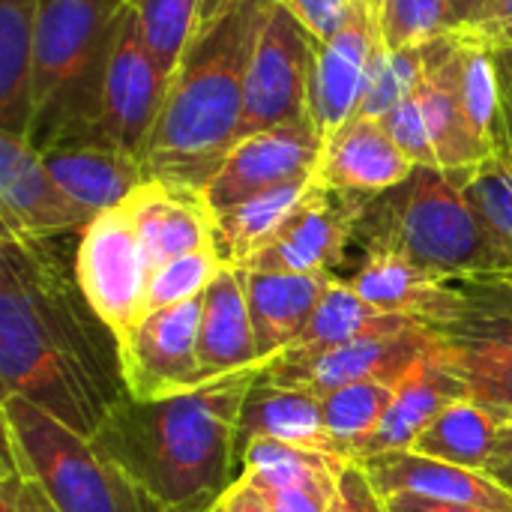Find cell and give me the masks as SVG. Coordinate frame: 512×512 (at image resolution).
I'll return each mask as SVG.
<instances>
[{
  "instance_id": "obj_35",
  "label": "cell",
  "mask_w": 512,
  "mask_h": 512,
  "mask_svg": "<svg viewBox=\"0 0 512 512\" xmlns=\"http://www.w3.org/2000/svg\"><path fill=\"white\" fill-rule=\"evenodd\" d=\"M378 39L387 51L423 48L453 30L447 0H375Z\"/></svg>"
},
{
  "instance_id": "obj_54",
  "label": "cell",
  "mask_w": 512,
  "mask_h": 512,
  "mask_svg": "<svg viewBox=\"0 0 512 512\" xmlns=\"http://www.w3.org/2000/svg\"><path fill=\"white\" fill-rule=\"evenodd\" d=\"M501 42H504V39H501Z\"/></svg>"
},
{
  "instance_id": "obj_30",
  "label": "cell",
  "mask_w": 512,
  "mask_h": 512,
  "mask_svg": "<svg viewBox=\"0 0 512 512\" xmlns=\"http://www.w3.org/2000/svg\"><path fill=\"white\" fill-rule=\"evenodd\" d=\"M459 87L471 132L495 156L507 150L504 96L495 45L483 33H459Z\"/></svg>"
},
{
  "instance_id": "obj_31",
  "label": "cell",
  "mask_w": 512,
  "mask_h": 512,
  "mask_svg": "<svg viewBox=\"0 0 512 512\" xmlns=\"http://www.w3.org/2000/svg\"><path fill=\"white\" fill-rule=\"evenodd\" d=\"M411 315H393L384 312L378 306H372L369 300H363L351 282L342 279H330L318 309L312 312L309 324L303 327V333L297 336V342L285 351H321V348H336L345 342H354L360 336H369L375 330L393 327L399 321H405Z\"/></svg>"
},
{
  "instance_id": "obj_51",
  "label": "cell",
  "mask_w": 512,
  "mask_h": 512,
  "mask_svg": "<svg viewBox=\"0 0 512 512\" xmlns=\"http://www.w3.org/2000/svg\"><path fill=\"white\" fill-rule=\"evenodd\" d=\"M237 0H201V21H198V33L207 30L216 18H222Z\"/></svg>"
},
{
  "instance_id": "obj_22",
  "label": "cell",
  "mask_w": 512,
  "mask_h": 512,
  "mask_svg": "<svg viewBox=\"0 0 512 512\" xmlns=\"http://www.w3.org/2000/svg\"><path fill=\"white\" fill-rule=\"evenodd\" d=\"M198 357H201V369L207 381L261 366L243 267L222 264V270L204 291Z\"/></svg>"
},
{
  "instance_id": "obj_27",
  "label": "cell",
  "mask_w": 512,
  "mask_h": 512,
  "mask_svg": "<svg viewBox=\"0 0 512 512\" xmlns=\"http://www.w3.org/2000/svg\"><path fill=\"white\" fill-rule=\"evenodd\" d=\"M510 414L483 405L471 396L450 402L411 444V453L462 465L471 471H486L501 429Z\"/></svg>"
},
{
  "instance_id": "obj_53",
  "label": "cell",
  "mask_w": 512,
  "mask_h": 512,
  "mask_svg": "<svg viewBox=\"0 0 512 512\" xmlns=\"http://www.w3.org/2000/svg\"><path fill=\"white\" fill-rule=\"evenodd\" d=\"M504 42H512V30H510V33H507V36H504Z\"/></svg>"
},
{
  "instance_id": "obj_29",
  "label": "cell",
  "mask_w": 512,
  "mask_h": 512,
  "mask_svg": "<svg viewBox=\"0 0 512 512\" xmlns=\"http://www.w3.org/2000/svg\"><path fill=\"white\" fill-rule=\"evenodd\" d=\"M318 177L297 180L216 213V252L222 264L246 267L300 207Z\"/></svg>"
},
{
  "instance_id": "obj_25",
  "label": "cell",
  "mask_w": 512,
  "mask_h": 512,
  "mask_svg": "<svg viewBox=\"0 0 512 512\" xmlns=\"http://www.w3.org/2000/svg\"><path fill=\"white\" fill-rule=\"evenodd\" d=\"M252 438H273L282 444H294L303 450H318V453L342 459L324 426L321 396L273 384L261 378V372L246 396L243 420H240V444Z\"/></svg>"
},
{
  "instance_id": "obj_33",
  "label": "cell",
  "mask_w": 512,
  "mask_h": 512,
  "mask_svg": "<svg viewBox=\"0 0 512 512\" xmlns=\"http://www.w3.org/2000/svg\"><path fill=\"white\" fill-rule=\"evenodd\" d=\"M345 465L351 462L318 453V450H303V447L282 444L273 438H252L243 444L240 471H246L249 477L267 486H303V483L336 486Z\"/></svg>"
},
{
  "instance_id": "obj_26",
  "label": "cell",
  "mask_w": 512,
  "mask_h": 512,
  "mask_svg": "<svg viewBox=\"0 0 512 512\" xmlns=\"http://www.w3.org/2000/svg\"><path fill=\"white\" fill-rule=\"evenodd\" d=\"M39 0H0V132L30 135Z\"/></svg>"
},
{
  "instance_id": "obj_45",
  "label": "cell",
  "mask_w": 512,
  "mask_h": 512,
  "mask_svg": "<svg viewBox=\"0 0 512 512\" xmlns=\"http://www.w3.org/2000/svg\"><path fill=\"white\" fill-rule=\"evenodd\" d=\"M486 474H489L495 483H501V486L512 495V414L507 417L504 429H501V438H498L495 453H492V459H489V465H486Z\"/></svg>"
},
{
  "instance_id": "obj_39",
  "label": "cell",
  "mask_w": 512,
  "mask_h": 512,
  "mask_svg": "<svg viewBox=\"0 0 512 512\" xmlns=\"http://www.w3.org/2000/svg\"><path fill=\"white\" fill-rule=\"evenodd\" d=\"M438 348V342H435ZM441 360L450 366V372L465 384L468 396L492 405L504 414H512V363L510 360H495V357H480V354H456L438 348Z\"/></svg>"
},
{
  "instance_id": "obj_37",
  "label": "cell",
  "mask_w": 512,
  "mask_h": 512,
  "mask_svg": "<svg viewBox=\"0 0 512 512\" xmlns=\"http://www.w3.org/2000/svg\"><path fill=\"white\" fill-rule=\"evenodd\" d=\"M423 48H405V51H387L378 39L372 63H369V75H366V90L360 99V111L357 114H369V117H387L390 111H396L408 96H414V90L423 81Z\"/></svg>"
},
{
  "instance_id": "obj_55",
  "label": "cell",
  "mask_w": 512,
  "mask_h": 512,
  "mask_svg": "<svg viewBox=\"0 0 512 512\" xmlns=\"http://www.w3.org/2000/svg\"><path fill=\"white\" fill-rule=\"evenodd\" d=\"M372 3H375V0H372Z\"/></svg>"
},
{
  "instance_id": "obj_23",
  "label": "cell",
  "mask_w": 512,
  "mask_h": 512,
  "mask_svg": "<svg viewBox=\"0 0 512 512\" xmlns=\"http://www.w3.org/2000/svg\"><path fill=\"white\" fill-rule=\"evenodd\" d=\"M246 270V267H243ZM333 276L246 270V297L261 363L297 342Z\"/></svg>"
},
{
  "instance_id": "obj_20",
  "label": "cell",
  "mask_w": 512,
  "mask_h": 512,
  "mask_svg": "<svg viewBox=\"0 0 512 512\" xmlns=\"http://www.w3.org/2000/svg\"><path fill=\"white\" fill-rule=\"evenodd\" d=\"M357 465L366 471L369 483L375 486L381 498L411 492V495H423L432 501L465 504L477 510L512 512V495L486 471H471V468L450 465L441 459L417 456L411 450L381 453Z\"/></svg>"
},
{
  "instance_id": "obj_16",
  "label": "cell",
  "mask_w": 512,
  "mask_h": 512,
  "mask_svg": "<svg viewBox=\"0 0 512 512\" xmlns=\"http://www.w3.org/2000/svg\"><path fill=\"white\" fill-rule=\"evenodd\" d=\"M420 324L444 351L512 363V273L447 279L438 309Z\"/></svg>"
},
{
  "instance_id": "obj_43",
  "label": "cell",
  "mask_w": 512,
  "mask_h": 512,
  "mask_svg": "<svg viewBox=\"0 0 512 512\" xmlns=\"http://www.w3.org/2000/svg\"><path fill=\"white\" fill-rule=\"evenodd\" d=\"M216 504L222 507V512H276L273 504L267 501V495L258 489V483L240 471V477L216 498Z\"/></svg>"
},
{
  "instance_id": "obj_13",
  "label": "cell",
  "mask_w": 512,
  "mask_h": 512,
  "mask_svg": "<svg viewBox=\"0 0 512 512\" xmlns=\"http://www.w3.org/2000/svg\"><path fill=\"white\" fill-rule=\"evenodd\" d=\"M0 222L6 237L45 243L84 231L93 216L60 189L27 135L0 132Z\"/></svg>"
},
{
  "instance_id": "obj_41",
  "label": "cell",
  "mask_w": 512,
  "mask_h": 512,
  "mask_svg": "<svg viewBox=\"0 0 512 512\" xmlns=\"http://www.w3.org/2000/svg\"><path fill=\"white\" fill-rule=\"evenodd\" d=\"M258 489L267 495V501L273 504L276 512H330L333 510V501H336V492H339V483L336 486H315V483H303V486H267V483H258Z\"/></svg>"
},
{
  "instance_id": "obj_44",
  "label": "cell",
  "mask_w": 512,
  "mask_h": 512,
  "mask_svg": "<svg viewBox=\"0 0 512 512\" xmlns=\"http://www.w3.org/2000/svg\"><path fill=\"white\" fill-rule=\"evenodd\" d=\"M384 507H387V512H489V510H477V507H465V504L432 501V498L411 495V492L387 495V498H384Z\"/></svg>"
},
{
  "instance_id": "obj_11",
  "label": "cell",
  "mask_w": 512,
  "mask_h": 512,
  "mask_svg": "<svg viewBox=\"0 0 512 512\" xmlns=\"http://www.w3.org/2000/svg\"><path fill=\"white\" fill-rule=\"evenodd\" d=\"M204 294L186 303L147 312L117 339V360L126 396L138 402L168 399L207 384L198 357Z\"/></svg>"
},
{
  "instance_id": "obj_28",
  "label": "cell",
  "mask_w": 512,
  "mask_h": 512,
  "mask_svg": "<svg viewBox=\"0 0 512 512\" xmlns=\"http://www.w3.org/2000/svg\"><path fill=\"white\" fill-rule=\"evenodd\" d=\"M348 282L372 306L393 315H411L417 321H426L438 309L447 279L399 252L366 249L360 270Z\"/></svg>"
},
{
  "instance_id": "obj_7",
  "label": "cell",
  "mask_w": 512,
  "mask_h": 512,
  "mask_svg": "<svg viewBox=\"0 0 512 512\" xmlns=\"http://www.w3.org/2000/svg\"><path fill=\"white\" fill-rule=\"evenodd\" d=\"M435 351V336L417 321L405 318L393 327L375 330L354 342L321 348V351H282L261 363V378L306 390L315 396H327L339 387L387 378L399 381L411 372V366Z\"/></svg>"
},
{
  "instance_id": "obj_38",
  "label": "cell",
  "mask_w": 512,
  "mask_h": 512,
  "mask_svg": "<svg viewBox=\"0 0 512 512\" xmlns=\"http://www.w3.org/2000/svg\"><path fill=\"white\" fill-rule=\"evenodd\" d=\"M219 270H222V258L216 249L189 252V255H180V258L156 267L150 273V285H147V312L168 309V306L186 303L192 297H201Z\"/></svg>"
},
{
  "instance_id": "obj_48",
  "label": "cell",
  "mask_w": 512,
  "mask_h": 512,
  "mask_svg": "<svg viewBox=\"0 0 512 512\" xmlns=\"http://www.w3.org/2000/svg\"><path fill=\"white\" fill-rule=\"evenodd\" d=\"M21 471L15 465V459L6 453L3 456V474H0V512H21L18 495H21Z\"/></svg>"
},
{
  "instance_id": "obj_49",
  "label": "cell",
  "mask_w": 512,
  "mask_h": 512,
  "mask_svg": "<svg viewBox=\"0 0 512 512\" xmlns=\"http://www.w3.org/2000/svg\"><path fill=\"white\" fill-rule=\"evenodd\" d=\"M512 30V0H489L486 6V18L480 24L477 33L489 36V39H504Z\"/></svg>"
},
{
  "instance_id": "obj_46",
  "label": "cell",
  "mask_w": 512,
  "mask_h": 512,
  "mask_svg": "<svg viewBox=\"0 0 512 512\" xmlns=\"http://www.w3.org/2000/svg\"><path fill=\"white\" fill-rule=\"evenodd\" d=\"M495 45V63L501 78V96H504V120H507V153H512V42L492 39Z\"/></svg>"
},
{
  "instance_id": "obj_24",
  "label": "cell",
  "mask_w": 512,
  "mask_h": 512,
  "mask_svg": "<svg viewBox=\"0 0 512 512\" xmlns=\"http://www.w3.org/2000/svg\"><path fill=\"white\" fill-rule=\"evenodd\" d=\"M468 396L465 384L450 372V366L441 360L438 348L426 357H420L411 372L399 381L396 399L378 426V432L363 447L360 462L381 456V453H399L411 450V444L420 438V432L456 399Z\"/></svg>"
},
{
  "instance_id": "obj_9",
  "label": "cell",
  "mask_w": 512,
  "mask_h": 512,
  "mask_svg": "<svg viewBox=\"0 0 512 512\" xmlns=\"http://www.w3.org/2000/svg\"><path fill=\"white\" fill-rule=\"evenodd\" d=\"M75 282L114 339L147 315L150 264L123 204L93 216L81 231Z\"/></svg>"
},
{
  "instance_id": "obj_50",
  "label": "cell",
  "mask_w": 512,
  "mask_h": 512,
  "mask_svg": "<svg viewBox=\"0 0 512 512\" xmlns=\"http://www.w3.org/2000/svg\"><path fill=\"white\" fill-rule=\"evenodd\" d=\"M18 504H21V512H57V507L48 501V495L42 492L39 483L27 480L21 483V495H18Z\"/></svg>"
},
{
  "instance_id": "obj_40",
  "label": "cell",
  "mask_w": 512,
  "mask_h": 512,
  "mask_svg": "<svg viewBox=\"0 0 512 512\" xmlns=\"http://www.w3.org/2000/svg\"><path fill=\"white\" fill-rule=\"evenodd\" d=\"M282 3L315 36V42L333 39L345 27L348 15L354 9V0H282Z\"/></svg>"
},
{
  "instance_id": "obj_10",
  "label": "cell",
  "mask_w": 512,
  "mask_h": 512,
  "mask_svg": "<svg viewBox=\"0 0 512 512\" xmlns=\"http://www.w3.org/2000/svg\"><path fill=\"white\" fill-rule=\"evenodd\" d=\"M315 45V36L294 18V12L282 0H276L249 60L240 138L309 120V78Z\"/></svg>"
},
{
  "instance_id": "obj_17",
  "label": "cell",
  "mask_w": 512,
  "mask_h": 512,
  "mask_svg": "<svg viewBox=\"0 0 512 512\" xmlns=\"http://www.w3.org/2000/svg\"><path fill=\"white\" fill-rule=\"evenodd\" d=\"M423 60H426V69H423L420 87L414 90V99L426 126L432 168L459 174L486 162L492 153L471 132L465 105H462L459 33H447L423 45Z\"/></svg>"
},
{
  "instance_id": "obj_4",
  "label": "cell",
  "mask_w": 512,
  "mask_h": 512,
  "mask_svg": "<svg viewBox=\"0 0 512 512\" xmlns=\"http://www.w3.org/2000/svg\"><path fill=\"white\" fill-rule=\"evenodd\" d=\"M126 0H39L33 45L36 150L99 141V93L114 24Z\"/></svg>"
},
{
  "instance_id": "obj_15",
  "label": "cell",
  "mask_w": 512,
  "mask_h": 512,
  "mask_svg": "<svg viewBox=\"0 0 512 512\" xmlns=\"http://www.w3.org/2000/svg\"><path fill=\"white\" fill-rule=\"evenodd\" d=\"M378 45V15L372 0H354L345 27L315 45L309 78V123L321 147L360 111L369 63Z\"/></svg>"
},
{
  "instance_id": "obj_12",
  "label": "cell",
  "mask_w": 512,
  "mask_h": 512,
  "mask_svg": "<svg viewBox=\"0 0 512 512\" xmlns=\"http://www.w3.org/2000/svg\"><path fill=\"white\" fill-rule=\"evenodd\" d=\"M369 201L372 198L345 195L315 180L300 207L288 216L279 234L246 264V270L330 276V270L342 261L345 246L360 231Z\"/></svg>"
},
{
  "instance_id": "obj_2",
  "label": "cell",
  "mask_w": 512,
  "mask_h": 512,
  "mask_svg": "<svg viewBox=\"0 0 512 512\" xmlns=\"http://www.w3.org/2000/svg\"><path fill=\"white\" fill-rule=\"evenodd\" d=\"M258 372L240 369L168 399L123 396L93 441L156 512L213 507L234 483L243 405Z\"/></svg>"
},
{
  "instance_id": "obj_34",
  "label": "cell",
  "mask_w": 512,
  "mask_h": 512,
  "mask_svg": "<svg viewBox=\"0 0 512 512\" xmlns=\"http://www.w3.org/2000/svg\"><path fill=\"white\" fill-rule=\"evenodd\" d=\"M138 12L141 33L159 60L162 72L171 78L183 54L198 36L201 0H129Z\"/></svg>"
},
{
  "instance_id": "obj_14",
  "label": "cell",
  "mask_w": 512,
  "mask_h": 512,
  "mask_svg": "<svg viewBox=\"0 0 512 512\" xmlns=\"http://www.w3.org/2000/svg\"><path fill=\"white\" fill-rule=\"evenodd\" d=\"M318 159L321 138L309 120L246 135L231 147V153L222 159L219 171L207 183V204L213 207V213H219L270 189L309 180L318 171Z\"/></svg>"
},
{
  "instance_id": "obj_6",
  "label": "cell",
  "mask_w": 512,
  "mask_h": 512,
  "mask_svg": "<svg viewBox=\"0 0 512 512\" xmlns=\"http://www.w3.org/2000/svg\"><path fill=\"white\" fill-rule=\"evenodd\" d=\"M3 438L21 477L39 483L57 512L153 510L93 438L72 432L21 396H3Z\"/></svg>"
},
{
  "instance_id": "obj_19",
  "label": "cell",
  "mask_w": 512,
  "mask_h": 512,
  "mask_svg": "<svg viewBox=\"0 0 512 512\" xmlns=\"http://www.w3.org/2000/svg\"><path fill=\"white\" fill-rule=\"evenodd\" d=\"M417 171L381 117L354 114L324 147L315 177L336 192L378 198Z\"/></svg>"
},
{
  "instance_id": "obj_32",
  "label": "cell",
  "mask_w": 512,
  "mask_h": 512,
  "mask_svg": "<svg viewBox=\"0 0 512 512\" xmlns=\"http://www.w3.org/2000/svg\"><path fill=\"white\" fill-rule=\"evenodd\" d=\"M399 381L369 378V381H357V384H348V387H339V390L321 396L324 426H327V432L336 444V453L342 459L360 462L363 447L378 432V426L384 423V417L396 399Z\"/></svg>"
},
{
  "instance_id": "obj_5",
  "label": "cell",
  "mask_w": 512,
  "mask_h": 512,
  "mask_svg": "<svg viewBox=\"0 0 512 512\" xmlns=\"http://www.w3.org/2000/svg\"><path fill=\"white\" fill-rule=\"evenodd\" d=\"M357 234L366 249L399 252L441 279L512 273L510 252L489 234L459 177L441 168H417L402 186L372 198Z\"/></svg>"
},
{
  "instance_id": "obj_1",
  "label": "cell",
  "mask_w": 512,
  "mask_h": 512,
  "mask_svg": "<svg viewBox=\"0 0 512 512\" xmlns=\"http://www.w3.org/2000/svg\"><path fill=\"white\" fill-rule=\"evenodd\" d=\"M0 384L84 438L126 396L117 339L42 243L0 237Z\"/></svg>"
},
{
  "instance_id": "obj_18",
  "label": "cell",
  "mask_w": 512,
  "mask_h": 512,
  "mask_svg": "<svg viewBox=\"0 0 512 512\" xmlns=\"http://www.w3.org/2000/svg\"><path fill=\"white\" fill-rule=\"evenodd\" d=\"M150 273L180 255L216 249V213L207 195L168 180H144L123 201Z\"/></svg>"
},
{
  "instance_id": "obj_8",
  "label": "cell",
  "mask_w": 512,
  "mask_h": 512,
  "mask_svg": "<svg viewBox=\"0 0 512 512\" xmlns=\"http://www.w3.org/2000/svg\"><path fill=\"white\" fill-rule=\"evenodd\" d=\"M168 81L171 78L162 72L141 33L138 12L126 0L117 15L102 72L99 138L144 162L150 135L156 129L168 93Z\"/></svg>"
},
{
  "instance_id": "obj_52",
  "label": "cell",
  "mask_w": 512,
  "mask_h": 512,
  "mask_svg": "<svg viewBox=\"0 0 512 512\" xmlns=\"http://www.w3.org/2000/svg\"><path fill=\"white\" fill-rule=\"evenodd\" d=\"M204 512H222V507H219V504H213V507H207Z\"/></svg>"
},
{
  "instance_id": "obj_36",
  "label": "cell",
  "mask_w": 512,
  "mask_h": 512,
  "mask_svg": "<svg viewBox=\"0 0 512 512\" xmlns=\"http://www.w3.org/2000/svg\"><path fill=\"white\" fill-rule=\"evenodd\" d=\"M456 177L489 234L512 255V153H495Z\"/></svg>"
},
{
  "instance_id": "obj_3",
  "label": "cell",
  "mask_w": 512,
  "mask_h": 512,
  "mask_svg": "<svg viewBox=\"0 0 512 512\" xmlns=\"http://www.w3.org/2000/svg\"><path fill=\"white\" fill-rule=\"evenodd\" d=\"M276 0H237L195 36L168 81L147 144V180L204 192L222 159L240 141L246 72Z\"/></svg>"
},
{
  "instance_id": "obj_42",
  "label": "cell",
  "mask_w": 512,
  "mask_h": 512,
  "mask_svg": "<svg viewBox=\"0 0 512 512\" xmlns=\"http://www.w3.org/2000/svg\"><path fill=\"white\" fill-rule=\"evenodd\" d=\"M330 512H387V507H384V498L369 483L366 471L357 462H351L345 465L339 477V492Z\"/></svg>"
},
{
  "instance_id": "obj_21",
  "label": "cell",
  "mask_w": 512,
  "mask_h": 512,
  "mask_svg": "<svg viewBox=\"0 0 512 512\" xmlns=\"http://www.w3.org/2000/svg\"><path fill=\"white\" fill-rule=\"evenodd\" d=\"M39 153L60 189L90 216L120 207L147 180L144 162L111 144L72 141L51 144Z\"/></svg>"
},
{
  "instance_id": "obj_47",
  "label": "cell",
  "mask_w": 512,
  "mask_h": 512,
  "mask_svg": "<svg viewBox=\"0 0 512 512\" xmlns=\"http://www.w3.org/2000/svg\"><path fill=\"white\" fill-rule=\"evenodd\" d=\"M447 3H450V18H453L456 33H477L480 30L489 0H447Z\"/></svg>"
}]
</instances>
